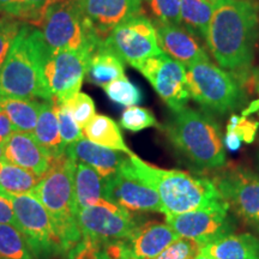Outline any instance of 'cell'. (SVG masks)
Segmentation results:
<instances>
[{
	"instance_id": "cell-1",
	"label": "cell",
	"mask_w": 259,
	"mask_h": 259,
	"mask_svg": "<svg viewBox=\"0 0 259 259\" xmlns=\"http://www.w3.org/2000/svg\"><path fill=\"white\" fill-rule=\"evenodd\" d=\"M258 34V3L215 0L205 44L219 66L241 84L248 79Z\"/></svg>"
},
{
	"instance_id": "cell-2",
	"label": "cell",
	"mask_w": 259,
	"mask_h": 259,
	"mask_svg": "<svg viewBox=\"0 0 259 259\" xmlns=\"http://www.w3.org/2000/svg\"><path fill=\"white\" fill-rule=\"evenodd\" d=\"M45 52L38 28L23 23L0 69V99L53 100L44 78Z\"/></svg>"
},
{
	"instance_id": "cell-3",
	"label": "cell",
	"mask_w": 259,
	"mask_h": 259,
	"mask_svg": "<svg viewBox=\"0 0 259 259\" xmlns=\"http://www.w3.org/2000/svg\"><path fill=\"white\" fill-rule=\"evenodd\" d=\"M164 131L176 150L202 170L222 168L227 154L219 122L212 115L190 107L171 112Z\"/></svg>"
},
{
	"instance_id": "cell-4",
	"label": "cell",
	"mask_w": 259,
	"mask_h": 259,
	"mask_svg": "<svg viewBox=\"0 0 259 259\" xmlns=\"http://www.w3.org/2000/svg\"><path fill=\"white\" fill-rule=\"evenodd\" d=\"M128 160L136 176L156 191L166 216L206 208L223 200L212 180L183 170L151 166L135 154Z\"/></svg>"
},
{
	"instance_id": "cell-5",
	"label": "cell",
	"mask_w": 259,
	"mask_h": 259,
	"mask_svg": "<svg viewBox=\"0 0 259 259\" xmlns=\"http://www.w3.org/2000/svg\"><path fill=\"white\" fill-rule=\"evenodd\" d=\"M74 169L76 162L66 155L52 158L47 173L29 193L46 208L60 238L63 250L69 252L82 240L78 206L74 197Z\"/></svg>"
},
{
	"instance_id": "cell-6",
	"label": "cell",
	"mask_w": 259,
	"mask_h": 259,
	"mask_svg": "<svg viewBox=\"0 0 259 259\" xmlns=\"http://www.w3.org/2000/svg\"><path fill=\"white\" fill-rule=\"evenodd\" d=\"M42 40L51 53L77 51L92 54L105 42L97 37L83 15L78 0H54L47 6L38 25Z\"/></svg>"
},
{
	"instance_id": "cell-7",
	"label": "cell",
	"mask_w": 259,
	"mask_h": 259,
	"mask_svg": "<svg viewBox=\"0 0 259 259\" xmlns=\"http://www.w3.org/2000/svg\"><path fill=\"white\" fill-rule=\"evenodd\" d=\"M186 78L190 97L210 115L223 116L245 105L242 84L211 60L187 67Z\"/></svg>"
},
{
	"instance_id": "cell-8",
	"label": "cell",
	"mask_w": 259,
	"mask_h": 259,
	"mask_svg": "<svg viewBox=\"0 0 259 259\" xmlns=\"http://www.w3.org/2000/svg\"><path fill=\"white\" fill-rule=\"evenodd\" d=\"M0 196L12 204L18 229L23 233L35 257L48 258L64 251L50 213L31 194H11L3 191Z\"/></svg>"
},
{
	"instance_id": "cell-9",
	"label": "cell",
	"mask_w": 259,
	"mask_h": 259,
	"mask_svg": "<svg viewBox=\"0 0 259 259\" xmlns=\"http://www.w3.org/2000/svg\"><path fill=\"white\" fill-rule=\"evenodd\" d=\"M229 205L225 200L206 208H200L179 215H167L166 223L179 235L200 246L232 234L235 221L229 212Z\"/></svg>"
},
{
	"instance_id": "cell-10",
	"label": "cell",
	"mask_w": 259,
	"mask_h": 259,
	"mask_svg": "<svg viewBox=\"0 0 259 259\" xmlns=\"http://www.w3.org/2000/svg\"><path fill=\"white\" fill-rule=\"evenodd\" d=\"M105 45L135 69L148 58L163 53L158 46L153 21L144 12L132 16L113 29Z\"/></svg>"
},
{
	"instance_id": "cell-11",
	"label": "cell",
	"mask_w": 259,
	"mask_h": 259,
	"mask_svg": "<svg viewBox=\"0 0 259 259\" xmlns=\"http://www.w3.org/2000/svg\"><path fill=\"white\" fill-rule=\"evenodd\" d=\"M78 223L82 238L100 244H109L124 240L141 222L136 221L127 210L103 199L95 205L80 209Z\"/></svg>"
},
{
	"instance_id": "cell-12",
	"label": "cell",
	"mask_w": 259,
	"mask_h": 259,
	"mask_svg": "<svg viewBox=\"0 0 259 259\" xmlns=\"http://www.w3.org/2000/svg\"><path fill=\"white\" fill-rule=\"evenodd\" d=\"M92 54L77 51L45 52L42 70L53 101L64 102L79 93Z\"/></svg>"
},
{
	"instance_id": "cell-13",
	"label": "cell",
	"mask_w": 259,
	"mask_h": 259,
	"mask_svg": "<svg viewBox=\"0 0 259 259\" xmlns=\"http://www.w3.org/2000/svg\"><path fill=\"white\" fill-rule=\"evenodd\" d=\"M212 183L229 208L245 221L259 225V174L245 167H229Z\"/></svg>"
},
{
	"instance_id": "cell-14",
	"label": "cell",
	"mask_w": 259,
	"mask_h": 259,
	"mask_svg": "<svg viewBox=\"0 0 259 259\" xmlns=\"http://www.w3.org/2000/svg\"><path fill=\"white\" fill-rule=\"evenodd\" d=\"M137 70L149 80L155 92L171 112L187 106L191 99L187 87L186 67L162 53L145 59Z\"/></svg>"
},
{
	"instance_id": "cell-15",
	"label": "cell",
	"mask_w": 259,
	"mask_h": 259,
	"mask_svg": "<svg viewBox=\"0 0 259 259\" xmlns=\"http://www.w3.org/2000/svg\"><path fill=\"white\" fill-rule=\"evenodd\" d=\"M128 157L115 176L106 179L107 200L130 212H162L160 197L156 191L136 176L130 167Z\"/></svg>"
},
{
	"instance_id": "cell-16",
	"label": "cell",
	"mask_w": 259,
	"mask_h": 259,
	"mask_svg": "<svg viewBox=\"0 0 259 259\" xmlns=\"http://www.w3.org/2000/svg\"><path fill=\"white\" fill-rule=\"evenodd\" d=\"M145 0H78L83 15L97 37L106 41L113 29L132 16L143 12Z\"/></svg>"
},
{
	"instance_id": "cell-17",
	"label": "cell",
	"mask_w": 259,
	"mask_h": 259,
	"mask_svg": "<svg viewBox=\"0 0 259 259\" xmlns=\"http://www.w3.org/2000/svg\"><path fill=\"white\" fill-rule=\"evenodd\" d=\"M156 29L158 46L168 57L190 67L200 61H210L208 51L202 40L183 25L153 21Z\"/></svg>"
},
{
	"instance_id": "cell-18",
	"label": "cell",
	"mask_w": 259,
	"mask_h": 259,
	"mask_svg": "<svg viewBox=\"0 0 259 259\" xmlns=\"http://www.w3.org/2000/svg\"><path fill=\"white\" fill-rule=\"evenodd\" d=\"M179 239L167 223H139L124 240H119L121 259H154Z\"/></svg>"
},
{
	"instance_id": "cell-19",
	"label": "cell",
	"mask_w": 259,
	"mask_h": 259,
	"mask_svg": "<svg viewBox=\"0 0 259 259\" xmlns=\"http://www.w3.org/2000/svg\"><path fill=\"white\" fill-rule=\"evenodd\" d=\"M3 160L24 168L38 178H42L51 166L52 157L37 143L32 134L14 131L4 141Z\"/></svg>"
},
{
	"instance_id": "cell-20",
	"label": "cell",
	"mask_w": 259,
	"mask_h": 259,
	"mask_svg": "<svg viewBox=\"0 0 259 259\" xmlns=\"http://www.w3.org/2000/svg\"><path fill=\"white\" fill-rule=\"evenodd\" d=\"M65 155L74 162H80L93 167L105 179L115 176L124 164L126 158L130 156L121 151L93 143L87 138L66 147Z\"/></svg>"
},
{
	"instance_id": "cell-21",
	"label": "cell",
	"mask_w": 259,
	"mask_h": 259,
	"mask_svg": "<svg viewBox=\"0 0 259 259\" xmlns=\"http://www.w3.org/2000/svg\"><path fill=\"white\" fill-rule=\"evenodd\" d=\"M198 255L210 259H259V239L248 233H232L203 246Z\"/></svg>"
},
{
	"instance_id": "cell-22",
	"label": "cell",
	"mask_w": 259,
	"mask_h": 259,
	"mask_svg": "<svg viewBox=\"0 0 259 259\" xmlns=\"http://www.w3.org/2000/svg\"><path fill=\"white\" fill-rule=\"evenodd\" d=\"M74 197L80 209L95 205L106 198L107 180L99 171L85 163L76 162V169L73 177Z\"/></svg>"
},
{
	"instance_id": "cell-23",
	"label": "cell",
	"mask_w": 259,
	"mask_h": 259,
	"mask_svg": "<svg viewBox=\"0 0 259 259\" xmlns=\"http://www.w3.org/2000/svg\"><path fill=\"white\" fill-rule=\"evenodd\" d=\"M32 136L52 158H58L65 155L66 147L61 141L59 121L53 100L42 101L41 112Z\"/></svg>"
},
{
	"instance_id": "cell-24",
	"label": "cell",
	"mask_w": 259,
	"mask_h": 259,
	"mask_svg": "<svg viewBox=\"0 0 259 259\" xmlns=\"http://www.w3.org/2000/svg\"><path fill=\"white\" fill-rule=\"evenodd\" d=\"M124 60L105 44L94 52L89 60L87 79L103 87L115 79L125 78Z\"/></svg>"
},
{
	"instance_id": "cell-25",
	"label": "cell",
	"mask_w": 259,
	"mask_h": 259,
	"mask_svg": "<svg viewBox=\"0 0 259 259\" xmlns=\"http://www.w3.org/2000/svg\"><path fill=\"white\" fill-rule=\"evenodd\" d=\"M82 130L84 138L93 143L116 151H121L130 156L134 155L125 143L119 125L109 116L96 114L92 119V121Z\"/></svg>"
},
{
	"instance_id": "cell-26",
	"label": "cell",
	"mask_w": 259,
	"mask_h": 259,
	"mask_svg": "<svg viewBox=\"0 0 259 259\" xmlns=\"http://www.w3.org/2000/svg\"><path fill=\"white\" fill-rule=\"evenodd\" d=\"M42 107L41 100L0 99V108L10 119L15 131L32 134Z\"/></svg>"
},
{
	"instance_id": "cell-27",
	"label": "cell",
	"mask_w": 259,
	"mask_h": 259,
	"mask_svg": "<svg viewBox=\"0 0 259 259\" xmlns=\"http://www.w3.org/2000/svg\"><path fill=\"white\" fill-rule=\"evenodd\" d=\"M215 0H181V25L205 41Z\"/></svg>"
},
{
	"instance_id": "cell-28",
	"label": "cell",
	"mask_w": 259,
	"mask_h": 259,
	"mask_svg": "<svg viewBox=\"0 0 259 259\" xmlns=\"http://www.w3.org/2000/svg\"><path fill=\"white\" fill-rule=\"evenodd\" d=\"M40 179L24 168L5 160L0 161V193L5 191L11 194H29Z\"/></svg>"
},
{
	"instance_id": "cell-29",
	"label": "cell",
	"mask_w": 259,
	"mask_h": 259,
	"mask_svg": "<svg viewBox=\"0 0 259 259\" xmlns=\"http://www.w3.org/2000/svg\"><path fill=\"white\" fill-rule=\"evenodd\" d=\"M0 259H35L23 233L9 223H0Z\"/></svg>"
},
{
	"instance_id": "cell-30",
	"label": "cell",
	"mask_w": 259,
	"mask_h": 259,
	"mask_svg": "<svg viewBox=\"0 0 259 259\" xmlns=\"http://www.w3.org/2000/svg\"><path fill=\"white\" fill-rule=\"evenodd\" d=\"M102 88L113 102L124 107L137 106L143 99L141 89L136 84L130 82L126 77L109 82Z\"/></svg>"
},
{
	"instance_id": "cell-31",
	"label": "cell",
	"mask_w": 259,
	"mask_h": 259,
	"mask_svg": "<svg viewBox=\"0 0 259 259\" xmlns=\"http://www.w3.org/2000/svg\"><path fill=\"white\" fill-rule=\"evenodd\" d=\"M58 103H61L67 109V112L70 113L73 120L77 122V125L80 128L85 127L92 121L94 116L96 115L95 103H94L92 97L84 93L79 92L74 94L72 97L67 99L66 101Z\"/></svg>"
},
{
	"instance_id": "cell-32",
	"label": "cell",
	"mask_w": 259,
	"mask_h": 259,
	"mask_svg": "<svg viewBox=\"0 0 259 259\" xmlns=\"http://www.w3.org/2000/svg\"><path fill=\"white\" fill-rule=\"evenodd\" d=\"M120 125L132 132H138L149 127H158V122L153 112L139 106L127 107L125 109L121 115Z\"/></svg>"
},
{
	"instance_id": "cell-33",
	"label": "cell",
	"mask_w": 259,
	"mask_h": 259,
	"mask_svg": "<svg viewBox=\"0 0 259 259\" xmlns=\"http://www.w3.org/2000/svg\"><path fill=\"white\" fill-rule=\"evenodd\" d=\"M154 16V21L181 25V0H145Z\"/></svg>"
},
{
	"instance_id": "cell-34",
	"label": "cell",
	"mask_w": 259,
	"mask_h": 259,
	"mask_svg": "<svg viewBox=\"0 0 259 259\" xmlns=\"http://www.w3.org/2000/svg\"><path fill=\"white\" fill-rule=\"evenodd\" d=\"M54 107H56L58 121H59L61 141H63L65 147H69V145L83 139V130L73 120L67 109L61 103L58 102H54Z\"/></svg>"
},
{
	"instance_id": "cell-35",
	"label": "cell",
	"mask_w": 259,
	"mask_h": 259,
	"mask_svg": "<svg viewBox=\"0 0 259 259\" xmlns=\"http://www.w3.org/2000/svg\"><path fill=\"white\" fill-rule=\"evenodd\" d=\"M23 23V21L12 17V16L5 14L0 16V69L8 57L12 42L17 36L19 29Z\"/></svg>"
},
{
	"instance_id": "cell-36",
	"label": "cell",
	"mask_w": 259,
	"mask_h": 259,
	"mask_svg": "<svg viewBox=\"0 0 259 259\" xmlns=\"http://www.w3.org/2000/svg\"><path fill=\"white\" fill-rule=\"evenodd\" d=\"M200 248L202 246L197 242L179 238L154 259H192L198 254Z\"/></svg>"
},
{
	"instance_id": "cell-37",
	"label": "cell",
	"mask_w": 259,
	"mask_h": 259,
	"mask_svg": "<svg viewBox=\"0 0 259 259\" xmlns=\"http://www.w3.org/2000/svg\"><path fill=\"white\" fill-rule=\"evenodd\" d=\"M259 127L257 121L246 119L245 116L232 115L227 126V134H234L245 143H252Z\"/></svg>"
},
{
	"instance_id": "cell-38",
	"label": "cell",
	"mask_w": 259,
	"mask_h": 259,
	"mask_svg": "<svg viewBox=\"0 0 259 259\" xmlns=\"http://www.w3.org/2000/svg\"><path fill=\"white\" fill-rule=\"evenodd\" d=\"M53 0H22L21 21L24 23L38 27L46 12L47 6Z\"/></svg>"
},
{
	"instance_id": "cell-39",
	"label": "cell",
	"mask_w": 259,
	"mask_h": 259,
	"mask_svg": "<svg viewBox=\"0 0 259 259\" xmlns=\"http://www.w3.org/2000/svg\"><path fill=\"white\" fill-rule=\"evenodd\" d=\"M0 223H9V225H12L18 228V222L15 216L12 204L2 196H0Z\"/></svg>"
},
{
	"instance_id": "cell-40",
	"label": "cell",
	"mask_w": 259,
	"mask_h": 259,
	"mask_svg": "<svg viewBox=\"0 0 259 259\" xmlns=\"http://www.w3.org/2000/svg\"><path fill=\"white\" fill-rule=\"evenodd\" d=\"M22 0H0V12L21 19Z\"/></svg>"
},
{
	"instance_id": "cell-41",
	"label": "cell",
	"mask_w": 259,
	"mask_h": 259,
	"mask_svg": "<svg viewBox=\"0 0 259 259\" xmlns=\"http://www.w3.org/2000/svg\"><path fill=\"white\" fill-rule=\"evenodd\" d=\"M14 126H12L10 119L0 108V143H4V141L14 132Z\"/></svg>"
},
{
	"instance_id": "cell-42",
	"label": "cell",
	"mask_w": 259,
	"mask_h": 259,
	"mask_svg": "<svg viewBox=\"0 0 259 259\" xmlns=\"http://www.w3.org/2000/svg\"><path fill=\"white\" fill-rule=\"evenodd\" d=\"M223 143H225V145L229 149V150L235 151L241 147L242 141L234 134H227L225 141H223Z\"/></svg>"
},
{
	"instance_id": "cell-43",
	"label": "cell",
	"mask_w": 259,
	"mask_h": 259,
	"mask_svg": "<svg viewBox=\"0 0 259 259\" xmlns=\"http://www.w3.org/2000/svg\"><path fill=\"white\" fill-rule=\"evenodd\" d=\"M253 78H254L255 90H257V93H258V95H259V69L253 71Z\"/></svg>"
},
{
	"instance_id": "cell-44",
	"label": "cell",
	"mask_w": 259,
	"mask_h": 259,
	"mask_svg": "<svg viewBox=\"0 0 259 259\" xmlns=\"http://www.w3.org/2000/svg\"><path fill=\"white\" fill-rule=\"evenodd\" d=\"M4 158V143H0V161Z\"/></svg>"
},
{
	"instance_id": "cell-45",
	"label": "cell",
	"mask_w": 259,
	"mask_h": 259,
	"mask_svg": "<svg viewBox=\"0 0 259 259\" xmlns=\"http://www.w3.org/2000/svg\"><path fill=\"white\" fill-rule=\"evenodd\" d=\"M192 259H210V258H206V257H203V255H198V254H197L196 257L192 258Z\"/></svg>"
},
{
	"instance_id": "cell-46",
	"label": "cell",
	"mask_w": 259,
	"mask_h": 259,
	"mask_svg": "<svg viewBox=\"0 0 259 259\" xmlns=\"http://www.w3.org/2000/svg\"><path fill=\"white\" fill-rule=\"evenodd\" d=\"M257 168H258V174H259V154H258V157H257Z\"/></svg>"
},
{
	"instance_id": "cell-47",
	"label": "cell",
	"mask_w": 259,
	"mask_h": 259,
	"mask_svg": "<svg viewBox=\"0 0 259 259\" xmlns=\"http://www.w3.org/2000/svg\"><path fill=\"white\" fill-rule=\"evenodd\" d=\"M257 231H258V232H259V225H258V226H257Z\"/></svg>"
},
{
	"instance_id": "cell-48",
	"label": "cell",
	"mask_w": 259,
	"mask_h": 259,
	"mask_svg": "<svg viewBox=\"0 0 259 259\" xmlns=\"http://www.w3.org/2000/svg\"><path fill=\"white\" fill-rule=\"evenodd\" d=\"M53 2H54V0H53Z\"/></svg>"
}]
</instances>
